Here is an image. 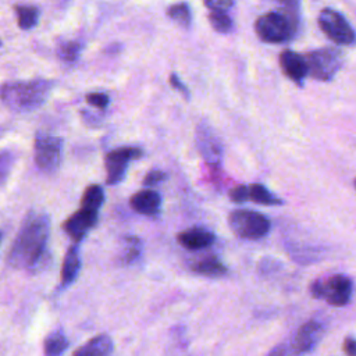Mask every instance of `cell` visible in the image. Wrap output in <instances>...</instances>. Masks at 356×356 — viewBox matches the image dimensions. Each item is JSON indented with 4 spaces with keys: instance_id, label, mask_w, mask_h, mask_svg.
<instances>
[{
    "instance_id": "1",
    "label": "cell",
    "mask_w": 356,
    "mask_h": 356,
    "mask_svg": "<svg viewBox=\"0 0 356 356\" xmlns=\"http://www.w3.org/2000/svg\"><path fill=\"white\" fill-rule=\"evenodd\" d=\"M50 234V220L43 213H29L8 252L7 261L14 268H31L44 254Z\"/></svg>"
},
{
    "instance_id": "2",
    "label": "cell",
    "mask_w": 356,
    "mask_h": 356,
    "mask_svg": "<svg viewBox=\"0 0 356 356\" xmlns=\"http://www.w3.org/2000/svg\"><path fill=\"white\" fill-rule=\"evenodd\" d=\"M51 88L53 82L47 79L6 82L1 86V102L14 113H29L46 102Z\"/></svg>"
},
{
    "instance_id": "3",
    "label": "cell",
    "mask_w": 356,
    "mask_h": 356,
    "mask_svg": "<svg viewBox=\"0 0 356 356\" xmlns=\"http://www.w3.org/2000/svg\"><path fill=\"white\" fill-rule=\"evenodd\" d=\"M296 25L286 13L270 11L256 19L254 31L267 43H282L293 36Z\"/></svg>"
},
{
    "instance_id": "4",
    "label": "cell",
    "mask_w": 356,
    "mask_h": 356,
    "mask_svg": "<svg viewBox=\"0 0 356 356\" xmlns=\"http://www.w3.org/2000/svg\"><path fill=\"white\" fill-rule=\"evenodd\" d=\"M228 225L235 235L250 241L266 236L271 228V222L264 214L246 209L231 211L228 216Z\"/></svg>"
},
{
    "instance_id": "5",
    "label": "cell",
    "mask_w": 356,
    "mask_h": 356,
    "mask_svg": "<svg viewBox=\"0 0 356 356\" xmlns=\"http://www.w3.org/2000/svg\"><path fill=\"white\" fill-rule=\"evenodd\" d=\"M310 293L316 299H324L332 306H345L353 293L352 280L346 275L337 274L324 280H316L310 285Z\"/></svg>"
},
{
    "instance_id": "6",
    "label": "cell",
    "mask_w": 356,
    "mask_h": 356,
    "mask_svg": "<svg viewBox=\"0 0 356 356\" xmlns=\"http://www.w3.org/2000/svg\"><path fill=\"white\" fill-rule=\"evenodd\" d=\"M63 157V139L38 132L35 138V161L43 172H54Z\"/></svg>"
},
{
    "instance_id": "7",
    "label": "cell",
    "mask_w": 356,
    "mask_h": 356,
    "mask_svg": "<svg viewBox=\"0 0 356 356\" xmlns=\"http://www.w3.org/2000/svg\"><path fill=\"white\" fill-rule=\"evenodd\" d=\"M321 31L335 43L349 46L356 42V33L348 19L332 8H323L318 14Z\"/></svg>"
},
{
    "instance_id": "8",
    "label": "cell",
    "mask_w": 356,
    "mask_h": 356,
    "mask_svg": "<svg viewBox=\"0 0 356 356\" xmlns=\"http://www.w3.org/2000/svg\"><path fill=\"white\" fill-rule=\"evenodd\" d=\"M309 74L318 81H330L342 65V54L332 47L313 50L306 54Z\"/></svg>"
},
{
    "instance_id": "9",
    "label": "cell",
    "mask_w": 356,
    "mask_h": 356,
    "mask_svg": "<svg viewBox=\"0 0 356 356\" xmlns=\"http://www.w3.org/2000/svg\"><path fill=\"white\" fill-rule=\"evenodd\" d=\"M142 157V150L139 147L125 146L108 152L104 157L106 165V182L108 185H117L125 177V171L131 160Z\"/></svg>"
},
{
    "instance_id": "10",
    "label": "cell",
    "mask_w": 356,
    "mask_h": 356,
    "mask_svg": "<svg viewBox=\"0 0 356 356\" xmlns=\"http://www.w3.org/2000/svg\"><path fill=\"white\" fill-rule=\"evenodd\" d=\"M196 146L209 164H218L222 159V145L210 125L200 122L196 128Z\"/></svg>"
},
{
    "instance_id": "11",
    "label": "cell",
    "mask_w": 356,
    "mask_h": 356,
    "mask_svg": "<svg viewBox=\"0 0 356 356\" xmlns=\"http://www.w3.org/2000/svg\"><path fill=\"white\" fill-rule=\"evenodd\" d=\"M325 332V324L320 320H309L305 323L292 338L291 343L298 355L310 352Z\"/></svg>"
},
{
    "instance_id": "12",
    "label": "cell",
    "mask_w": 356,
    "mask_h": 356,
    "mask_svg": "<svg viewBox=\"0 0 356 356\" xmlns=\"http://www.w3.org/2000/svg\"><path fill=\"white\" fill-rule=\"evenodd\" d=\"M97 218H99V213L97 211H92V210L81 207L78 211L71 214L64 221L63 229L75 242H79L96 225Z\"/></svg>"
},
{
    "instance_id": "13",
    "label": "cell",
    "mask_w": 356,
    "mask_h": 356,
    "mask_svg": "<svg viewBox=\"0 0 356 356\" xmlns=\"http://www.w3.org/2000/svg\"><path fill=\"white\" fill-rule=\"evenodd\" d=\"M280 65L282 72L298 85H300L309 74L306 58L292 50H284L280 54Z\"/></svg>"
},
{
    "instance_id": "14",
    "label": "cell",
    "mask_w": 356,
    "mask_h": 356,
    "mask_svg": "<svg viewBox=\"0 0 356 356\" xmlns=\"http://www.w3.org/2000/svg\"><path fill=\"white\" fill-rule=\"evenodd\" d=\"M216 236L211 231L203 227H192L178 234L177 241L188 250H199L209 248L214 242Z\"/></svg>"
},
{
    "instance_id": "15",
    "label": "cell",
    "mask_w": 356,
    "mask_h": 356,
    "mask_svg": "<svg viewBox=\"0 0 356 356\" xmlns=\"http://www.w3.org/2000/svg\"><path fill=\"white\" fill-rule=\"evenodd\" d=\"M131 207L145 216H154L160 211L161 207V196L152 189H143L136 192L131 200H129Z\"/></svg>"
},
{
    "instance_id": "16",
    "label": "cell",
    "mask_w": 356,
    "mask_h": 356,
    "mask_svg": "<svg viewBox=\"0 0 356 356\" xmlns=\"http://www.w3.org/2000/svg\"><path fill=\"white\" fill-rule=\"evenodd\" d=\"M81 253H79V248L78 245H72L63 260V266H61V288H68L71 284L75 282V280L78 278V274L81 271Z\"/></svg>"
},
{
    "instance_id": "17",
    "label": "cell",
    "mask_w": 356,
    "mask_h": 356,
    "mask_svg": "<svg viewBox=\"0 0 356 356\" xmlns=\"http://www.w3.org/2000/svg\"><path fill=\"white\" fill-rule=\"evenodd\" d=\"M113 339L107 334H99L79 346L72 356H113Z\"/></svg>"
},
{
    "instance_id": "18",
    "label": "cell",
    "mask_w": 356,
    "mask_h": 356,
    "mask_svg": "<svg viewBox=\"0 0 356 356\" xmlns=\"http://www.w3.org/2000/svg\"><path fill=\"white\" fill-rule=\"evenodd\" d=\"M192 270L200 275L204 277H222L227 274V266L216 256L206 257L200 261H197Z\"/></svg>"
},
{
    "instance_id": "19",
    "label": "cell",
    "mask_w": 356,
    "mask_h": 356,
    "mask_svg": "<svg viewBox=\"0 0 356 356\" xmlns=\"http://www.w3.org/2000/svg\"><path fill=\"white\" fill-rule=\"evenodd\" d=\"M68 348V339L63 330L51 331L44 342H43V352L44 356H61Z\"/></svg>"
},
{
    "instance_id": "20",
    "label": "cell",
    "mask_w": 356,
    "mask_h": 356,
    "mask_svg": "<svg viewBox=\"0 0 356 356\" xmlns=\"http://www.w3.org/2000/svg\"><path fill=\"white\" fill-rule=\"evenodd\" d=\"M104 202V192L103 188L100 185H89L81 199V207L82 209H88L92 211H97L100 210L102 204Z\"/></svg>"
},
{
    "instance_id": "21",
    "label": "cell",
    "mask_w": 356,
    "mask_h": 356,
    "mask_svg": "<svg viewBox=\"0 0 356 356\" xmlns=\"http://www.w3.org/2000/svg\"><path fill=\"white\" fill-rule=\"evenodd\" d=\"M14 11L17 14V22L21 29H31L38 24V19H39L38 7L17 4L14 7Z\"/></svg>"
},
{
    "instance_id": "22",
    "label": "cell",
    "mask_w": 356,
    "mask_h": 356,
    "mask_svg": "<svg viewBox=\"0 0 356 356\" xmlns=\"http://www.w3.org/2000/svg\"><path fill=\"white\" fill-rule=\"evenodd\" d=\"M249 199L259 204H266V206L282 204V200L280 197H277L273 192H270L261 184H254L249 188Z\"/></svg>"
},
{
    "instance_id": "23",
    "label": "cell",
    "mask_w": 356,
    "mask_h": 356,
    "mask_svg": "<svg viewBox=\"0 0 356 356\" xmlns=\"http://www.w3.org/2000/svg\"><path fill=\"white\" fill-rule=\"evenodd\" d=\"M168 17L182 26H188L192 19L191 7L188 3H175L167 10Z\"/></svg>"
},
{
    "instance_id": "24",
    "label": "cell",
    "mask_w": 356,
    "mask_h": 356,
    "mask_svg": "<svg viewBox=\"0 0 356 356\" xmlns=\"http://www.w3.org/2000/svg\"><path fill=\"white\" fill-rule=\"evenodd\" d=\"M81 43L76 40H68V42H61L57 47V54L64 63H75L76 58L79 57L81 53Z\"/></svg>"
},
{
    "instance_id": "25",
    "label": "cell",
    "mask_w": 356,
    "mask_h": 356,
    "mask_svg": "<svg viewBox=\"0 0 356 356\" xmlns=\"http://www.w3.org/2000/svg\"><path fill=\"white\" fill-rule=\"evenodd\" d=\"M209 22L211 24L213 29L220 33H228L232 29V19L227 15V13L211 11L209 14Z\"/></svg>"
},
{
    "instance_id": "26",
    "label": "cell",
    "mask_w": 356,
    "mask_h": 356,
    "mask_svg": "<svg viewBox=\"0 0 356 356\" xmlns=\"http://www.w3.org/2000/svg\"><path fill=\"white\" fill-rule=\"evenodd\" d=\"M142 253V242L136 236H127L125 238V252L122 256L124 263H134Z\"/></svg>"
},
{
    "instance_id": "27",
    "label": "cell",
    "mask_w": 356,
    "mask_h": 356,
    "mask_svg": "<svg viewBox=\"0 0 356 356\" xmlns=\"http://www.w3.org/2000/svg\"><path fill=\"white\" fill-rule=\"evenodd\" d=\"M182 332H178V335H174V343L172 348H170L167 356H186V345L182 339Z\"/></svg>"
},
{
    "instance_id": "28",
    "label": "cell",
    "mask_w": 356,
    "mask_h": 356,
    "mask_svg": "<svg viewBox=\"0 0 356 356\" xmlns=\"http://www.w3.org/2000/svg\"><path fill=\"white\" fill-rule=\"evenodd\" d=\"M86 102L97 108H106L110 97L106 93H100V92H95V93H89L86 95Z\"/></svg>"
},
{
    "instance_id": "29",
    "label": "cell",
    "mask_w": 356,
    "mask_h": 356,
    "mask_svg": "<svg viewBox=\"0 0 356 356\" xmlns=\"http://www.w3.org/2000/svg\"><path fill=\"white\" fill-rule=\"evenodd\" d=\"M203 1L207 8H210L211 11H217V13H225L234 4V0H203Z\"/></svg>"
},
{
    "instance_id": "30",
    "label": "cell",
    "mask_w": 356,
    "mask_h": 356,
    "mask_svg": "<svg viewBox=\"0 0 356 356\" xmlns=\"http://www.w3.org/2000/svg\"><path fill=\"white\" fill-rule=\"evenodd\" d=\"M229 199L235 203H243L249 199V188L245 185H238L229 191Z\"/></svg>"
},
{
    "instance_id": "31",
    "label": "cell",
    "mask_w": 356,
    "mask_h": 356,
    "mask_svg": "<svg viewBox=\"0 0 356 356\" xmlns=\"http://www.w3.org/2000/svg\"><path fill=\"white\" fill-rule=\"evenodd\" d=\"M164 179H167V174L161 170H152L143 179V185L145 186H153L157 185L160 182H163Z\"/></svg>"
},
{
    "instance_id": "32",
    "label": "cell",
    "mask_w": 356,
    "mask_h": 356,
    "mask_svg": "<svg viewBox=\"0 0 356 356\" xmlns=\"http://www.w3.org/2000/svg\"><path fill=\"white\" fill-rule=\"evenodd\" d=\"M267 356H299V355L295 352L292 343L289 342V343L277 345Z\"/></svg>"
},
{
    "instance_id": "33",
    "label": "cell",
    "mask_w": 356,
    "mask_h": 356,
    "mask_svg": "<svg viewBox=\"0 0 356 356\" xmlns=\"http://www.w3.org/2000/svg\"><path fill=\"white\" fill-rule=\"evenodd\" d=\"M284 8L286 10V14L298 24V11H299V0H278Z\"/></svg>"
},
{
    "instance_id": "34",
    "label": "cell",
    "mask_w": 356,
    "mask_h": 356,
    "mask_svg": "<svg viewBox=\"0 0 356 356\" xmlns=\"http://www.w3.org/2000/svg\"><path fill=\"white\" fill-rule=\"evenodd\" d=\"M170 83H171V86H172L174 89H177L178 92H181L186 99L189 97V90H188V88L184 85V82L181 81V78H179L175 72H172V74L170 75Z\"/></svg>"
},
{
    "instance_id": "35",
    "label": "cell",
    "mask_w": 356,
    "mask_h": 356,
    "mask_svg": "<svg viewBox=\"0 0 356 356\" xmlns=\"http://www.w3.org/2000/svg\"><path fill=\"white\" fill-rule=\"evenodd\" d=\"M343 352L346 356H356V339L353 337H346L343 341Z\"/></svg>"
},
{
    "instance_id": "36",
    "label": "cell",
    "mask_w": 356,
    "mask_h": 356,
    "mask_svg": "<svg viewBox=\"0 0 356 356\" xmlns=\"http://www.w3.org/2000/svg\"><path fill=\"white\" fill-rule=\"evenodd\" d=\"M355 188H356V179H355Z\"/></svg>"
}]
</instances>
